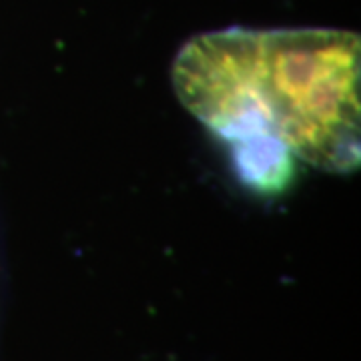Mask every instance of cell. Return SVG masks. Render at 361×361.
Segmentation results:
<instances>
[{
    "mask_svg": "<svg viewBox=\"0 0 361 361\" xmlns=\"http://www.w3.org/2000/svg\"><path fill=\"white\" fill-rule=\"evenodd\" d=\"M360 35L334 28H227L195 37L177 71L183 104L229 145L241 179L299 157L360 165Z\"/></svg>",
    "mask_w": 361,
    "mask_h": 361,
    "instance_id": "1",
    "label": "cell"
}]
</instances>
